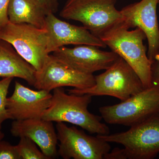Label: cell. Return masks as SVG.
Segmentation results:
<instances>
[{
    "instance_id": "19",
    "label": "cell",
    "mask_w": 159,
    "mask_h": 159,
    "mask_svg": "<svg viewBox=\"0 0 159 159\" xmlns=\"http://www.w3.org/2000/svg\"><path fill=\"white\" fill-rule=\"evenodd\" d=\"M0 159H21L17 145L0 141Z\"/></svg>"
},
{
    "instance_id": "6",
    "label": "cell",
    "mask_w": 159,
    "mask_h": 159,
    "mask_svg": "<svg viewBox=\"0 0 159 159\" xmlns=\"http://www.w3.org/2000/svg\"><path fill=\"white\" fill-rule=\"evenodd\" d=\"M0 39L10 44L36 71L42 68L50 54L44 28L26 23L16 24L9 22L0 29Z\"/></svg>"
},
{
    "instance_id": "1",
    "label": "cell",
    "mask_w": 159,
    "mask_h": 159,
    "mask_svg": "<svg viewBox=\"0 0 159 159\" xmlns=\"http://www.w3.org/2000/svg\"><path fill=\"white\" fill-rule=\"evenodd\" d=\"M92 100V97L88 94H67L62 88L54 89L51 104L42 119L52 122H68L92 134H109V128L101 122V116L92 114L88 109Z\"/></svg>"
},
{
    "instance_id": "4",
    "label": "cell",
    "mask_w": 159,
    "mask_h": 159,
    "mask_svg": "<svg viewBox=\"0 0 159 159\" xmlns=\"http://www.w3.org/2000/svg\"><path fill=\"white\" fill-rule=\"evenodd\" d=\"M95 80L93 86L71 89L68 93L88 94L92 97L108 96L123 101L145 89L135 71L121 57L104 73L95 76Z\"/></svg>"
},
{
    "instance_id": "17",
    "label": "cell",
    "mask_w": 159,
    "mask_h": 159,
    "mask_svg": "<svg viewBox=\"0 0 159 159\" xmlns=\"http://www.w3.org/2000/svg\"><path fill=\"white\" fill-rule=\"evenodd\" d=\"M20 139L19 142L16 145L21 159H49L31 139L26 137Z\"/></svg>"
},
{
    "instance_id": "18",
    "label": "cell",
    "mask_w": 159,
    "mask_h": 159,
    "mask_svg": "<svg viewBox=\"0 0 159 159\" xmlns=\"http://www.w3.org/2000/svg\"><path fill=\"white\" fill-rule=\"evenodd\" d=\"M12 79L11 77H6L0 80V129L3 122L10 119L7 109V100L9 86Z\"/></svg>"
},
{
    "instance_id": "21",
    "label": "cell",
    "mask_w": 159,
    "mask_h": 159,
    "mask_svg": "<svg viewBox=\"0 0 159 159\" xmlns=\"http://www.w3.org/2000/svg\"><path fill=\"white\" fill-rule=\"evenodd\" d=\"M151 78L152 85L159 87V55L152 62Z\"/></svg>"
},
{
    "instance_id": "23",
    "label": "cell",
    "mask_w": 159,
    "mask_h": 159,
    "mask_svg": "<svg viewBox=\"0 0 159 159\" xmlns=\"http://www.w3.org/2000/svg\"><path fill=\"white\" fill-rule=\"evenodd\" d=\"M104 159H127L124 148H116L110 151Z\"/></svg>"
},
{
    "instance_id": "11",
    "label": "cell",
    "mask_w": 159,
    "mask_h": 159,
    "mask_svg": "<svg viewBox=\"0 0 159 159\" xmlns=\"http://www.w3.org/2000/svg\"><path fill=\"white\" fill-rule=\"evenodd\" d=\"M159 0H142L120 10L129 29L138 28L148 40L147 56L151 62L159 55V27L157 16Z\"/></svg>"
},
{
    "instance_id": "25",
    "label": "cell",
    "mask_w": 159,
    "mask_h": 159,
    "mask_svg": "<svg viewBox=\"0 0 159 159\" xmlns=\"http://www.w3.org/2000/svg\"><path fill=\"white\" fill-rule=\"evenodd\" d=\"M158 4L159 5V1H158Z\"/></svg>"
},
{
    "instance_id": "7",
    "label": "cell",
    "mask_w": 159,
    "mask_h": 159,
    "mask_svg": "<svg viewBox=\"0 0 159 159\" xmlns=\"http://www.w3.org/2000/svg\"><path fill=\"white\" fill-rule=\"evenodd\" d=\"M97 136L123 145L127 159H153L159 153V117H151L126 131Z\"/></svg>"
},
{
    "instance_id": "12",
    "label": "cell",
    "mask_w": 159,
    "mask_h": 159,
    "mask_svg": "<svg viewBox=\"0 0 159 159\" xmlns=\"http://www.w3.org/2000/svg\"><path fill=\"white\" fill-rule=\"evenodd\" d=\"M44 28L47 31L48 52L50 54L61 47L68 45L107 47L100 39L94 36L83 26L74 25L62 21L54 13L47 16Z\"/></svg>"
},
{
    "instance_id": "3",
    "label": "cell",
    "mask_w": 159,
    "mask_h": 159,
    "mask_svg": "<svg viewBox=\"0 0 159 159\" xmlns=\"http://www.w3.org/2000/svg\"><path fill=\"white\" fill-rule=\"evenodd\" d=\"M125 23L106 34L101 40L111 51L123 58L138 74L145 89L152 86V62L146 54L144 45L146 35L136 28L129 30Z\"/></svg>"
},
{
    "instance_id": "13",
    "label": "cell",
    "mask_w": 159,
    "mask_h": 159,
    "mask_svg": "<svg viewBox=\"0 0 159 159\" xmlns=\"http://www.w3.org/2000/svg\"><path fill=\"white\" fill-rule=\"evenodd\" d=\"M52 97L48 91L34 90L15 81L14 92L7 100L10 119L23 120L42 118L50 106Z\"/></svg>"
},
{
    "instance_id": "24",
    "label": "cell",
    "mask_w": 159,
    "mask_h": 159,
    "mask_svg": "<svg viewBox=\"0 0 159 159\" xmlns=\"http://www.w3.org/2000/svg\"><path fill=\"white\" fill-rule=\"evenodd\" d=\"M4 137V134L1 131V129H0V141L2 140L3 138Z\"/></svg>"
},
{
    "instance_id": "26",
    "label": "cell",
    "mask_w": 159,
    "mask_h": 159,
    "mask_svg": "<svg viewBox=\"0 0 159 159\" xmlns=\"http://www.w3.org/2000/svg\"><path fill=\"white\" fill-rule=\"evenodd\" d=\"M158 116H159V114Z\"/></svg>"
},
{
    "instance_id": "14",
    "label": "cell",
    "mask_w": 159,
    "mask_h": 159,
    "mask_svg": "<svg viewBox=\"0 0 159 159\" xmlns=\"http://www.w3.org/2000/svg\"><path fill=\"white\" fill-rule=\"evenodd\" d=\"M10 131L13 136L31 139L49 159L58 155L57 132L51 121L42 118L14 120Z\"/></svg>"
},
{
    "instance_id": "20",
    "label": "cell",
    "mask_w": 159,
    "mask_h": 159,
    "mask_svg": "<svg viewBox=\"0 0 159 159\" xmlns=\"http://www.w3.org/2000/svg\"><path fill=\"white\" fill-rule=\"evenodd\" d=\"M9 1L0 0V29L9 22L7 11Z\"/></svg>"
},
{
    "instance_id": "10",
    "label": "cell",
    "mask_w": 159,
    "mask_h": 159,
    "mask_svg": "<svg viewBox=\"0 0 159 159\" xmlns=\"http://www.w3.org/2000/svg\"><path fill=\"white\" fill-rule=\"evenodd\" d=\"M99 48L89 45L74 48L64 46L53 52V54L76 70L93 74L97 71L109 68L120 57L113 51H103Z\"/></svg>"
},
{
    "instance_id": "22",
    "label": "cell",
    "mask_w": 159,
    "mask_h": 159,
    "mask_svg": "<svg viewBox=\"0 0 159 159\" xmlns=\"http://www.w3.org/2000/svg\"><path fill=\"white\" fill-rule=\"evenodd\" d=\"M49 13H55L58 9V0H36Z\"/></svg>"
},
{
    "instance_id": "8",
    "label": "cell",
    "mask_w": 159,
    "mask_h": 159,
    "mask_svg": "<svg viewBox=\"0 0 159 159\" xmlns=\"http://www.w3.org/2000/svg\"><path fill=\"white\" fill-rule=\"evenodd\" d=\"M56 128L60 142L57 153L63 159H104L111 151L109 143L75 126L69 127L60 122Z\"/></svg>"
},
{
    "instance_id": "15",
    "label": "cell",
    "mask_w": 159,
    "mask_h": 159,
    "mask_svg": "<svg viewBox=\"0 0 159 159\" xmlns=\"http://www.w3.org/2000/svg\"><path fill=\"white\" fill-rule=\"evenodd\" d=\"M35 69L9 43L0 39V77H18L34 85Z\"/></svg>"
},
{
    "instance_id": "5",
    "label": "cell",
    "mask_w": 159,
    "mask_h": 159,
    "mask_svg": "<svg viewBox=\"0 0 159 159\" xmlns=\"http://www.w3.org/2000/svg\"><path fill=\"white\" fill-rule=\"evenodd\" d=\"M106 123L132 126L159 114V87L152 85L120 103L99 107Z\"/></svg>"
},
{
    "instance_id": "9",
    "label": "cell",
    "mask_w": 159,
    "mask_h": 159,
    "mask_svg": "<svg viewBox=\"0 0 159 159\" xmlns=\"http://www.w3.org/2000/svg\"><path fill=\"white\" fill-rule=\"evenodd\" d=\"M95 76L76 70L54 56L49 54L42 68L36 71L34 86L51 92L64 87L84 89L95 84Z\"/></svg>"
},
{
    "instance_id": "16",
    "label": "cell",
    "mask_w": 159,
    "mask_h": 159,
    "mask_svg": "<svg viewBox=\"0 0 159 159\" xmlns=\"http://www.w3.org/2000/svg\"><path fill=\"white\" fill-rule=\"evenodd\" d=\"M9 22L13 24H30L44 28L48 11L36 0H10L8 6Z\"/></svg>"
},
{
    "instance_id": "2",
    "label": "cell",
    "mask_w": 159,
    "mask_h": 159,
    "mask_svg": "<svg viewBox=\"0 0 159 159\" xmlns=\"http://www.w3.org/2000/svg\"><path fill=\"white\" fill-rule=\"evenodd\" d=\"M116 0H67L60 15L77 21L93 35L101 39L125 23V17L117 10Z\"/></svg>"
}]
</instances>
